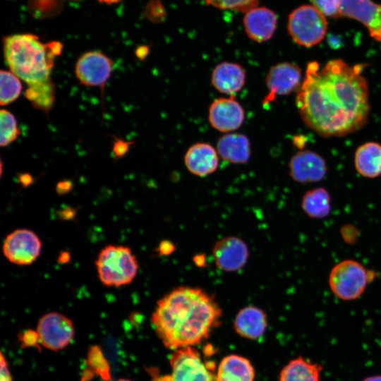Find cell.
I'll return each instance as SVG.
<instances>
[{
    "mask_svg": "<svg viewBox=\"0 0 381 381\" xmlns=\"http://www.w3.org/2000/svg\"><path fill=\"white\" fill-rule=\"evenodd\" d=\"M363 67L339 59L329 60L321 68L316 61L308 64L296 103L309 128L324 137H340L366 123L370 103Z\"/></svg>",
    "mask_w": 381,
    "mask_h": 381,
    "instance_id": "cell-1",
    "label": "cell"
},
{
    "mask_svg": "<svg viewBox=\"0 0 381 381\" xmlns=\"http://www.w3.org/2000/svg\"><path fill=\"white\" fill-rule=\"evenodd\" d=\"M222 316L213 296L198 287L181 286L158 300L151 322L164 345L176 351L206 339Z\"/></svg>",
    "mask_w": 381,
    "mask_h": 381,
    "instance_id": "cell-2",
    "label": "cell"
},
{
    "mask_svg": "<svg viewBox=\"0 0 381 381\" xmlns=\"http://www.w3.org/2000/svg\"><path fill=\"white\" fill-rule=\"evenodd\" d=\"M62 49L60 42L44 43L32 33L13 34L3 38L6 64L28 85L52 80L54 59Z\"/></svg>",
    "mask_w": 381,
    "mask_h": 381,
    "instance_id": "cell-3",
    "label": "cell"
},
{
    "mask_svg": "<svg viewBox=\"0 0 381 381\" xmlns=\"http://www.w3.org/2000/svg\"><path fill=\"white\" fill-rule=\"evenodd\" d=\"M98 278L108 287H121L135 278L138 262L129 247L109 245L103 248L95 261Z\"/></svg>",
    "mask_w": 381,
    "mask_h": 381,
    "instance_id": "cell-4",
    "label": "cell"
},
{
    "mask_svg": "<svg viewBox=\"0 0 381 381\" xmlns=\"http://www.w3.org/2000/svg\"><path fill=\"white\" fill-rule=\"evenodd\" d=\"M287 29L296 44L310 47L325 38L327 21L325 16L313 5H302L289 15Z\"/></svg>",
    "mask_w": 381,
    "mask_h": 381,
    "instance_id": "cell-5",
    "label": "cell"
},
{
    "mask_svg": "<svg viewBox=\"0 0 381 381\" xmlns=\"http://www.w3.org/2000/svg\"><path fill=\"white\" fill-rule=\"evenodd\" d=\"M370 274L360 262L345 260L334 265L329 275V286L335 296L344 301H353L365 291Z\"/></svg>",
    "mask_w": 381,
    "mask_h": 381,
    "instance_id": "cell-6",
    "label": "cell"
},
{
    "mask_svg": "<svg viewBox=\"0 0 381 381\" xmlns=\"http://www.w3.org/2000/svg\"><path fill=\"white\" fill-rule=\"evenodd\" d=\"M171 374L161 381H214L216 376L198 351L188 346L179 349L170 358Z\"/></svg>",
    "mask_w": 381,
    "mask_h": 381,
    "instance_id": "cell-7",
    "label": "cell"
},
{
    "mask_svg": "<svg viewBox=\"0 0 381 381\" xmlns=\"http://www.w3.org/2000/svg\"><path fill=\"white\" fill-rule=\"evenodd\" d=\"M40 346L57 351L68 346L75 334L72 320L57 312L43 315L36 328Z\"/></svg>",
    "mask_w": 381,
    "mask_h": 381,
    "instance_id": "cell-8",
    "label": "cell"
},
{
    "mask_svg": "<svg viewBox=\"0 0 381 381\" xmlns=\"http://www.w3.org/2000/svg\"><path fill=\"white\" fill-rule=\"evenodd\" d=\"M42 246L40 238L34 231L19 229L6 236L3 243L2 252L11 263L29 265L38 258Z\"/></svg>",
    "mask_w": 381,
    "mask_h": 381,
    "instance_id": "cell-9",
    "label": "cell"
},
{
    "mask_svg": "<svg viewBox=\"0 0 381 381\" xmlns=\"http://www.w3.org/2000/svg\"><path fill=\"white\" fill-rule=\"evenodd\" d=\"M113 71V61L98 50L83 54L75 65V74L80 84L104 89Z\"/></svg>",
    "mask_w": 381,
    "mask_h": 381,
    "instance_id": "cell-10",
    "label": "cell"
},
{
    "mask_svg": "<svg viewBox=\"0 0 381 381\" xmlns=\"http://www.w3.org/2000/svg\"><path fill=\"white\" fill-rule=\"evenodd\" d=\"M212 253L216 267L227 272L241 270L249 258L248 245L235 236H224L218 240L212 248Z\"/></svg>",
    "mask_w": 381,
    "mask_h": 381,
    "instance_id": "cell-11",
    "label": "cell"
},
{
    "mask_svg": "<svg viewBox=\"0 0 381 381\" xmlns=\"http://www.w3.org/2000/svg\"><path fill=\"white\" fill-rule=\"evenodd\" d=\"M302 72L299 66L290 62H282L272 66L267 73L265 84L269 91L263 104L273 101L298 89L301 85Z\"/></svg>",
    "mask_w": 381,
    "mask_h": 381,
    "instance_id": "cell-12",
    "label": "cell"
},
{
    "mask_svg": "<svg viewBox=\"0 0 381 381\" xmlns=\"http://www.w3.org/2000/svg\"><path fill=\"white\" fill-rule=\"evenodd\" d=\"M289 175L300 183L322 181L327 172L325 160L319 154L308 150L296 152L289 164Z\"/></svg>",
    "mask_w": 381,
    "mask_h": 381,
    "instance_id": "cell-13",
    "label": "cell"
},
{
    "mask_svg": "<svg viewBox=\"0 0 381 381\" xmlns=\"http://www.w3.org/2000/svg\"><path fill=\"white\" fill-rule=\"evenodd\" d=\"M244 110L232 96L215 99L210 106L208 119L216 130L229 133L238 129L243 123Z\"/></svg>",
    "mask_w": 381,
    "mask_h": 381,
    "instance_id": "cell-14",
    "label": "cell"
},
{
    "mask_svg": "<svg viewBox=\"0 0 381 381\" xmlns=\"http://www.w3.org/2000/svg\"><path fill=\"white\" fill-rule=\"evenodd\" d=\"M341 16L361 23L376 40L381 28V4L371 0H341Z\"/></svg>",
    "mask_w": 381,
    "mask_h": 381,
    "instance_id": "cell-15",
    "label": "cell"
},
{
    "mask_svg": "<svg viewBox=\"0 0 381 381\" xmlns=\"http://www.w3.org/2000/svg\"><path fill=\"white\" fill-rule=\"evenodd\" d=\"M276 13L266 7H254L246 12L243 18L245 31L250 39L257 42L270 40L276 30Z\"/></svg>",
    "mask_w": 381,
    "mask_h": 381,
    "instance_id": "cell-16",
    "label": "cell"
},
{
    "mask_svg": "<svg viewBox=\"0 0 381 381\" xmlns=\"http://www.w3.org/2000/svg\"><path fill=\"white\" fill-rule=\"evenodd\" d=\"M246 78V71L240 64L224 61L217 64L213 69L211 83L219 92L233 97L242 89Z\"/></svg>",
    "mask_w": 381,
    "mask_h": 381,
    "instance_id": "cell-17",
    "label": "cell"
},
{
    "mask_svg": "<svg viewBox=\"0 0 381 381\" xmlns=\"http://www.w3.org/2000/svg\"><path fill=\"white\" fill-rule=\"evenodd\" d=\"M217 151L208 143H198L190 146L185 156L184 163L187 169L198 176L209 175L218 167Z\"/></svg>",
    "mask_w": 381,
    "mask_h": 381,
    "instance_id": "cell-18",
    "label": "cell"
},
{
    "mask_svg": "<svg viewBox=\"0 0 381 381\" xmlns=\"http://www.w3.org/2000/svg\"><path fill=\"white\" fill-rule=\"evenodd\" d=\"M267 325L266 313L260 308L248 306L241 309L236 315L234 327L240 336L257 339L265 333Z\"/></svg>",
    "mask_w": 381,
    "mask_h": 381,
    "instance_id": "cell-19",
    "label": "cell"
},
{
    "mask_svg": "<svg viewBox=\"0 0 381 381\" xmlns=\"http://www.w3.org/2000/svg\"><path fill=\"white\" fill-rule=\"evenodd\" d=\"M217 151L221 158L233 164H244L250 157L248 138L241 133H226L217 141Z\"/></svg>",
    "mask_w": 381,
    "mask_h": 381,
    "instance_id": "cell-20",
    "label": "cell"
},
{
    "mask_svg": "<svg viewBox=\"0 0 381 381\" xmlns=\"http://www.w3.org/2000/svg\"><path fill=\"white\" fill-rule=\"evenodd\" d=\"M357 172L363 177L373 179L381 175V145L368 142L360 145L354 156Z\"/></svg>",
    "mask_w": 381,
    "mask_h": 381,
    "instance_id": "cell-21",
    "label": "cell"
},
{
    "mask_svg": "<svg viewBox=\"0 0 381 381\" xmlns=\"http://www.w3.org/2000/svg\"><path fill=\"white\" fill-rule=\"evenodd\" d=\"M215 376L216 381H253L255 371L247 358L229 355L222 360Z\"/></svg>",
    "mask_w": 381,
    "mask_h": 381,
    "instance_id": "cell-22",
    "label": "cell"
},
{
    "mask_svg": "<svg viewBox=\"0 0 381 381\" xmlns=\"http://www.w3.org/2000/svg\"><path fill=\"white\" fill-rule=\"evenodd\" d=\"M321 371V365L299 356L283 368L279 381H320Z\"/></svg>",
    "mask_w": 381,
    "mask_h": 381,
    "instance_id": "cell-23",
    "label": "cell"
},
{
    "mask_svg": "<svg viewBox=\"0 0 381 381\" xmlns=\"http://www.w3.org/2000/svg\"><path fill=\"white\" fill-rule=\"evenodd\" d=\"M303 212L310 218L322 219L331 211V198L329 192L319 187L308 190L301 200Z\"/></svg>",
    "mask_w": 381,
    "mask_h": 381,
    "instance_id": "cell-24",
    "label": "cell"
},
{
    "mask_svg": "<svg viewBox=\"0 0 381 381\" xmlns=\"http://www.w3.org/2000/svg\"><path fill=\"white\" fill-rule=\"evenodd\" d=\"M56 87L52 80L28 85L25 97L32 107L46 114L52 109L55 101Z\"/></svg>",
    "mask_w": 381,
    "mask_h": 381,
    "instance_id": "cell-25",
    "label": "cell"
},
{
    "mask_svg": "<svg viewBox=\"0 0 381 381\" xmlns=\"http://www.w3.org/2000/svg\"><path fill=\"white\" fill-rule=\"evenodd\" d=\"M0 104L8 105L17 99L21 94L23 86L20 79L11 71L1 70L0 73Z\"/></svg>",
    "mask_w": 381,
    "mask_h": 381,
    "instance_id": "cell-26",
    "label": "cell"
},
{
    "mask_svg": "<svg viewBox=\"0 0 381 381\" xmlns=\"http://www.w3.org/2000/svg\"><path fill=\"white\" fill-rule=\"evenodd\" d=\"M0 121V145L1 147H6L18 138L20 131L15 116L6 109L1 110Z\"/></svg>",
    "mask_w": 381,
    "mask_h": 381,
    "instance_id": "cell-27",
    "label": "cell"
},
{
    "mask_svg": "<svg viewBox=\"0 0 381 381\" xmlns=\"http://www.w3.org/2000/svg\"><path fill=\"white\" fill-rule=\"evenodd\" d=\"M87 362L90 371L93 373L100 376L105 381L111 380L109 363L99 346H94L90 348Z\"/></svg>",
    "mask_w": 381,
    "mask_h": 381,
    "instance_id": "cell-28",
    "label": "cell"
},
{
    "mask_svg": "<svg viewBox=\"0 0 381 381\" xmlns=\"http://www.w3.org/2000/svg\"><path fill=\"white\" fill-rule=\"evenodd\" d=\"M218 8L246 12L257 6L259 0H204Z\"/></svg>",
    "mask_w": 381,
    "mask_h": 381,
    "instance_id": "cell-29",
    "label": "cell"
},
{
    "mask_svg": "<svg viewBox=\"0 0 381 381\" xmlns=\"http://www.w3.org/2000/svg\"><path fill=\"white\" fill-rule=\"evenodd\" d=\"M315 6L325 17H341V0H312Z\"/></svg>",
    "mask_w": 381,
    "mask_h": 381,
    "instance_id": "cell-30",
    "label": "cell"
},
{
    "mask_svg": "<svg viewBox=\"0 0 381 381\" xmlns=\"http://www.w3.org/2000/svg\"><path fill=\"white\" fill-rule=\"evenodd\" d=\"M114 138L112 155L114 160L123 157L129 151L133 141H126L123 139L112 135Z\"/></svg>",
    "mask_w": 381,
    "mask_h": 381,
    "instance_id": "cell-31",
    "label": "cell"
},
{
    "mask_svg": "<svg viewBox=\"0 0 381 381\" xmlns=\"http://www.w3.org/2000/svg\"><path fill=\"white\" fill-rule=\"evenodd\" d=\"M22 348L35 347L40 345L38 334L36 330L27 329L19 337Z\"/></svg>",
    "mask_w": 381,
    "mask_h": 381,
    "instance_id": "cell-32",
    "label": "cell"
},
{
    "mask_svg": "<svg viewBox=\"0 0 381 381\" xmlns=\"http://www.w3.org/2000/svg\"><path fill=\"white\" fill-rule=\"evenodd\" d=\"M73 182L70 180H63L56 183V191L59 195H65L73 188Z\"/></svg>",
    "mask_w": 381,
    "mask_h": 381,
    "instance_id": "cell-33",
    "label": "cell"
},
{
    "mask_svg": "<svg viewBox=\"0 0 381 381\" xmlns=\"http://www.w3.org/2000/svg\"><path fill=\"white\" fill-rule=\"evenodd\" d=\"M1 381H12L11 375L3 354H1Z\"/></svg>",
    "mask_w": 381,
    "mask_h": 381,
    "instance_id": "cell-34",
    "label": "cell"
},
{
    "mask_svg": "<svg viewBox=\"0 0 381 381\" xmlns=\"http://www.w3.org/2000/svg\"><path fill=\"white\" fill-rule=\"evenodd\" d=\"M174 246L171 242L167 241H162L158 247V252L159 255H169L173 252Z\"/></svg>",
    "mask_w": 381,
    "mask_h": 381,
    "instance_id": "cell-35",
    "label": "cell"
},
{
    "mask_svg": "<svg viewBox=\"0 0 381 381\" xmlns=\"http://www.w3.org/2000/svg\"><path fill=\"white\" fill-rule=\"evenodd\" d=\"M33 177L28 173L20 174L18 176L19 183L25 188L28 187L33 183Z\"/></svg>",
    "mask_w": 381,
    "mask_h": 381,
    "instance_id": "cell-36",
    "label": "cell"
},
{
    "mask_svg": "<svg viewBox=\"0 0 381 381\" xmlns=\"http://www.w3.org/2000/svg\"><path fill=\"white\" fill-rule=\"evenodd\" d=\"M75 211L71 207L64 208L59 212V217L64 220H70L75 216Z\"/></svg>",
    "mask_w": 381,
    "mask_h": 381,
    "instance_id": "cell-37",
    "label": "cell"
},
{
    "mask_svg": "<svg viewBox=\"0 0 381 381\" xmlns=\"http://www.w3.org/2000/svg\"><path fill=\"white\" fill-rule=\"evenodd\" d=\"M148 54V48L146 46H140L135 51V56L140 60H143Z\"/></svg>",
    "mask_w": 381,
    "mask_h": 381,
    "instance_id": "cell-38",
    "label": "cell"
},
{
    "mask_svg": "<svg viewBox=\"0 0 381 381\" xmlns=\"http://www.w3.org/2000/svg\"><path fill=\"white\" fill-rule=\"evenodd\" d=\"M70 260H71L70 253L67 251H63V252H61V253L59 254L57 261L58 262L61 264H65V263L68 262Z\"/></svg>",
    "mask_w": 381,
    "mask_h": 381,
    "instance_id": "cell-39",
    "label": "cell"
},
{
    "mask_svg": "<svg viewBox=\"0 0 381 381\" xmlns=\"http://www.w3.org/2000/svg\"><path fill=\"white\" fill-rule=\"evenodd\" d=\"M362 381H381V375H370L364 378Z\"/></svg>",
    "mask_w": 381,
    "mask_h": 381,
    "instance_id": "cell-40",
    "label": "cell"
},
{
    "mask_svg": "<svg viewBox=\"0 0 381 381\" xmlns=\"http://www.w3.org/2000/svg\"><path fill=\"white\" fill-rule=\"evenodd\" d=\"M101 4H113L119 2L121 0H97Z\"/></svg>",
    "mask_w": 381,
    "mask_h": 381,
    "instance_id": "cell-41",
    "label": "cell"
},
{
    "mask_svg": "<svg viewBox=\"0 0 381 381\" xmlns=\"http://www.w3.org/2000/svg\"><path fill=\"white\" fill-rule=\"evenodd\" d=\"M375 40L381 42V28H380V30L379 31V33H378Z\"/></svg>",
    "mask_w": 381,
    "mask_h": 381,
    "instance_id": "cell-42",
    "label": "cell"
},
{
    "mask_svg": "<svg viewBox=\"0 0 381 381\" xmlns=\"http://www.w3.org/2000/svg\"><path fill=\"white\" fill-rule=\"evenodd\" d=\"M116 381H132V380L129 379L121 378V379L117 380Z\"/></svg>",
    "mask_w": 381,
    "mask_h": 381,
    "instance_id": "cell-43",
    "label": "cell"
}]
</instances>
